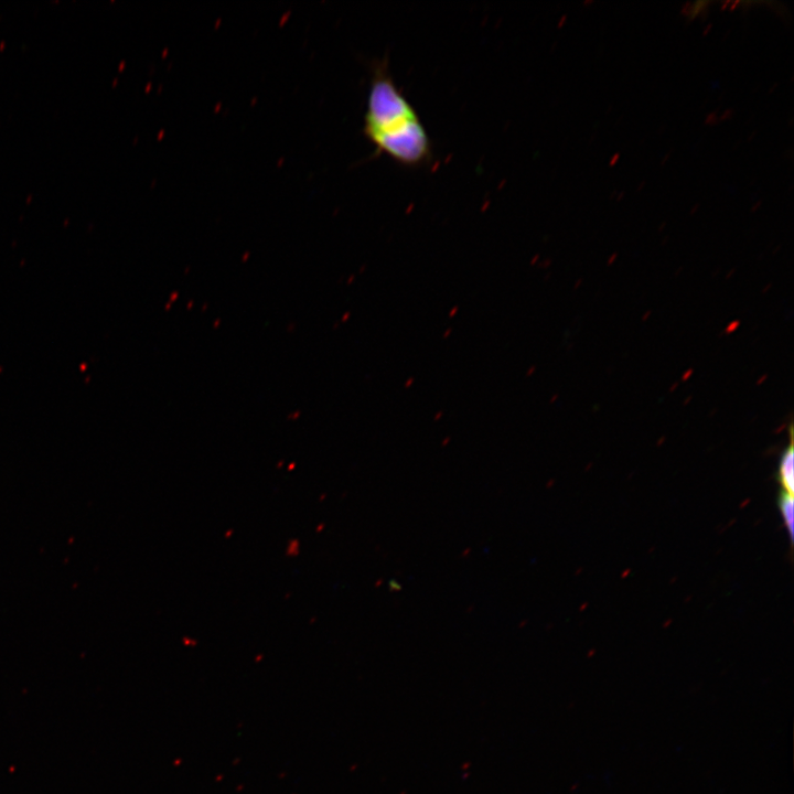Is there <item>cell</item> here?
I'll use <instances>...</instances> for the list:
<instances>
[{"label":"cell","instance_id":"5","mask_svg":"<svg viewBox=\"0 0 794 794\" xmlns=\"http://www.w3.org/2000/svg\"><path fill=\"white\" fill-rule=\"evenodd\" d=\"M710 28H711V24H709V25H708L707 30H705V32H704V33H705V34H707V33H708V31L710 30Z\"/></svg>","mask_w":794,"mask_h":794},{"label":"cell","instance_id":"3","mask_svg":"<svg viewBox=\"0 0 794 794\" xmlns=\"http://www.w3.org/2000/svg\"><path fill=\"white\" fill-rule=\"evenodd\" d=\"M779 508L782 515L784 525L788 532L790 539L793 541L794 537V501L793 494L782 491L779 496Z\"/></svg>","mask_w":794,"mask_h":794},{"label":"cell","instance_id":"2","mask_svg":"<svg viewBox=\"0 0 794 794\" xmlns=\"http://www.w3.org/2000/svg\"><path fill=\"white\" fill-rule=\"evenodd\" d=\"M793 430L790 427V443L784 449L777 471V481L782 485L783 491L793 494L794 492V449H793Z\"/></svg>","mask_w":794,"mask_h":794},{"label":"cell","instance_id":"4","mask_svg":"<svg viewBox=\"0 0 794 794\" xmlns=\"http://www.w3.org/2000/svg\"><path fill=\"white\" fill-rule=\"evenodd\" d=\"M619 157H620V154H619V153H615V154L611 158L612 160L609 162L610 165H614L615 162L619 161Z\"/></svg>","mask_w":794,"mask_h":794},{"label":"cell","instance_id":"1","mask_svg":"<svg viewBox=\"0 0 794 794\" xmlns=\"http://www.w3.org/2000/svg\"><path fill=\"white\" fill-rule=\"evenodd\" d=\"M363 131L378 153L400 165L419 168L431 162V140L418 112L396 86L386 60L372 66Z\"/></svg>","mask_w":794,"mask_h":794}]
</instances>
